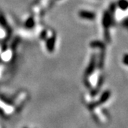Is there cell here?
Listing matches in <instances>:
<instances>
[{
  "mask_svg": "<svg viewBox=\"0 0 128 128\" xmlns=\"http://www.w3.org/2000/svg\"><path fill=\"white\" fill-rule=\"evenodd\" d=\"M79 16L83 18V19H86V20H93L95 18V14L92 12H89V11H80L79 12Z\"/></svg>",
  "mask_w": 128,
  "mask_h": 128,
  "instance_id": "6da1fadb",
  "label": "cell"
},
{
  "mask_svg": "<svg viewBox=\"0 0 128 128\" xmlns=\"http://www.w3.org/2000/svg\"><path fill=\"white\" fill-rule=\"evenodd\" d=\"M111 23V20H110V15L108 12H105V14L104 15V18H103V24L104 26L106 27V28H108Z\"/></svg>",
  "mask_w": 128,
  "mask_h": 128,
  "instance_id": "7a4b0ae2",
  "label": "cell"
},
{
  "mask_svg": "<svg viewBox=\"0 0 128 128\" xmlns=\"http://www.w3.org/2000/svg\"><path fill=\"white\" fill-rule=\"evenodd\" d=\"M55 41H56V39L52 38L50 39L48 42H47V49L50 52H52L53 49H54V44H55Z\"/></svg>",
  "mask_w": 128,
  "mask_h": 128,
  "instance_id": "3957f363",
  "label": "cell"
},
{
  "mask_svg": "<svg viewBox=\"0 0 128 128\" xmlns=\"http://www.w3.org/2000/svg\"><path fill=\"white\" fill-rule=\"evenodd\" d=\"M94 66H95V57L93 56V59L91 60L90 64V66H88V69H87V74H91V72L94 71Z\"/></svg>",
  "mask_w": 128,
  "mask_h": 128,
  "instance_id": "277c9868",
  "label": "cell"
},
{
  "mask_svg": "<svg viewBox=\"0 0 128 128\" xmlns=\"http://www.w3.org/2000/svg\"><path fill=\"white\" fill-rule=\"evenodd\" d=\"M118 5L121 10H125L128 8V2L126 1V0H120Z\"/></svg>",
  "mask_w": 128,
  "mask_h": 128,
  "instance_id": "5b68a950",
  "label": "cell"
},
{
  "mask_svg": "<svg viewBox=\"0 0 128 128\" xmlns=\"http://www.w3.org/2000/svg\"><path fill=\"white\" fill-rule=\"evenodd\" d=\"M90 46L92 47H100V48H104V45L102 42L100 41H93L90 43Z\"/></svg>",
  "mask_w": 128,
  "mask_h": 128,
  "instance_id": "8992f818",
  "label": "cell"
},
{
  "mask_svg": "<svg viewBox=\"0 0 128 128\" xmlns=\"http://www.w3.org/2000/svg\"><path fill=\"white\" fill-rule=\"evenodd\" d=\"M26 27H28V28H32L34 25V21L32 19H29L27 20V22H26Z\"/></svg>",
  "mask_w": 128,
  "mask_h": 128,
  "instance_id": "52a82bcc",
  "label": "cell"
},
{
  "mask_svg": "<svg viewBox=\"0 0 128 128\" xmlns=\"http://www.w3.org/2000/svg\"><path fill=\"white\" fill-rule=\"evenodd\" d=\"M123 61H124V63L125 64V65L128 66V54L124 55V56L123 58Z\"/></svg>",
  "mask_w": 128,
  "mask_h": 128,
  "instance_id": "ba28073f",
  "label": "cell"
},
{
  "mask_svg": "<svg viewBox=\"0 0 128 128\" xmlns=\"http://www.w3.org/2000/svg\"><path fill=\"white\" fill-rule=\"evenodd\" d=\"M25 128H26V127H25Z\"/></svg>",
  "mask_w": 128,
  "mask_h": 128,
  "instance_id": "9c48e42d",
  "label": "cell"
}]
</instances>
